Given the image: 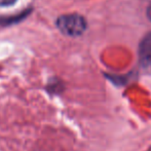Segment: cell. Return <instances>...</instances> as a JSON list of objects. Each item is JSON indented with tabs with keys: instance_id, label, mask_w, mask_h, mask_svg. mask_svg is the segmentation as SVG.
I'll use <instances>...</instances> for the list:
<instances>
[{
	"instance_id": "1",
	"label": "cell",
	"mask_w": 151,
	"mask_h": 151,
	"mask_svg": "<svg viewBox=\"0 0 151 151\" xmlns=\"http://www.w3.org/2000/svg\"><path fill=\"white\" fill-rule=\"evenodd\" d=\"M57 26L66 35L78 36L86 29V22L79 14H64L58 19Z\"/></svg>"
},
{
	"instance_id": "2",
	"label": "cell",
	"mask_w": 151,
	"mask_h": 151,
	"mask_svg": "<svg viewBox=\"0 0 151 151\" xmlns=\"http://www.w3.org/2000/svg\"><path fill=\"white\" fill-rule=\"evenodd\" d=\"M141 65L145 69H151V33L143 38L139 48Z\"/></svg>"
},
{
	"instance_id": "3",
	"label": "cell",
	"mask_w": 151,
	"mask_h": 151,
	"mask_svg": "<svg viewBox=\"0 0 151 151\" xmlns=\"http://www.w3.org/2000/svg\"><path fill=\"white\" fill-rule=\"evenodd\" d=\"M17 0H0V6H8L12 5Z\"/></svg>"
},
{
	"instance_id": "4",
	"label": "cell",
	"mask_w": 151,
	"mask_h": 151,
	"mask_svg": "<svg viewBox=\"0 0 151 151\" xmlns=\"http://www.w3.org/2000/svg\"><path fill=\"white\" fill-rule=\"evenodd\" d=\"M147 17H148V19L151 21V4L148 6V8H147Z\"/></svg>"
}]
</instances>
